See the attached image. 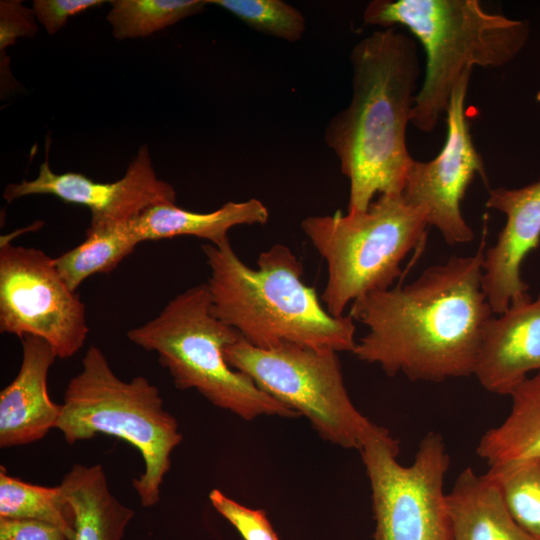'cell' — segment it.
<instances>
[{"label":"cell","instance_id":"1","mask_svg":"<svg viewBox=\"0 0 540 540\" xmlns=\"http://www.w3.org/2000/svg\"><path fill=\"white\" fill-rule=\"evenodd\" d=\"M484 238L471 256H452L416 280L368 293L349 315L368 327L353 354L388 376L443 382L474 375L492 309L482 288Z\"/></svg>","mask_w":540,"mask_h":540},{"label":"cell","instance_id":"2","mask_svg":"<svg viewBox=\"0 0 540 540\" xmlns=\"http://www.w3.org/2000/svg\"><path fill=\"white\" fill-rule=\"evenodd\" d=\"M350 63L351 100L328 122L324 140L349 180L347 212H360L376 195L403 192L414 160L406 132L422 70L417 43L397 27L361 39Z\"/></svg>","mask_w":540,"mask_h":540},{"label":"cell","instance_id":"3","mask_svg":"<svg viewBox=\"0 0 540 540\" xmlns=\"http://www.w3.org/2000/svg\"><path fill=\"white\" fill-rule=\"evenodd\" d=\"M202 251L210 270L211 313L246 342L261 349L293 343L353 353V318L327 312L289 247L274 244L261 252L256 269L239 258L230 241L207 243Z\"/></svg>","mask_w":540,"mask_h":540},{"label":"cell","instance_id":"4","mask_svg":"<svg viewBox=\"0 0 540 540\" xmlns=\"http://www.w3.org/2000/svg\"><path fill=\"white\" fill-rule=\"evenodd\" d=\"M368 25L405 27L421 43L426 63L411 124L432 132L466 70L500 68L525 47L526 20L486 11L478 0H373L363 11Z\"/></svg>","mask_w":540,"mask_h":540},{"label":"cell","instance_id":"5","mask_svg":"<svg viewBox=\"0 0 540 540\" xmlns=\"http://www.w3.org/2000/svg\"><path fill=\"white\" fill-rule=\"evenodd\" d=\"M61 405L55 429L62 432L67 444L106 434L139 451L145 469L132 485L143 507L156 505L171 466V453L182 441L178 422L164 408L159 389L143 376L120 379L102 350L90 346Z\"/></svg>","mask_w":540,"mask_h":540},{"label":"cell","instance_id":"6","mask_svg":"<svg viewBox=\"0 0 540 540\" xmlns=\"http://www.w3.org/2000/svg\"><path fill=\"white\" fill-rule=\"evenodd\" d=\"M210 307L207 284L194 285L170 300L155 318L129 330L127 337L157 353L176 388L195 389L216 407L246 420L261 415L297 417L296 411L228 364L225 347L242 337L217 319Z\"/></svg>","mask_w":540,"mask_h":540},{"label":"cell","instance_id":"7","mask_svg":"<svg viewBox=\"0 0 540 540\" xmlns=\"http://www.w3.org/2000/svg\"><path fill=\"white\" fill-rule=\"evenodd\" d=\"M426 211L402 193L378 195L367 210L309 216L301 229L327 265L321 301L329 314L344 316L356 299L392 287L401 263L424 244Z\"/></svg>","mask_w":540,"mask_h":540},{"label":"cell","instance_id":"8","mask_svg":"<svg viewBox=\"0 0 540 540\" xmlns=\"http://www.w3.org/2000/svg\"><path fill=\"white\" fill-rule=\"evenodd\" d=\"M337 353L329 348L293 343L261 349L243 338L224 349L226 361L233 369L304 415L324 440L360 450L377 425L352 403Z\"/></svg>","mask_w":540,"mask_h":540},{"label":"cell","instance_id":"9","mask_svg":"<svg viewBox=\"0 0 540 540\" xmlns=\"http://www.w3.org/2000/svg\"><path fill=\"white\" fill-rule=\"evenodd\" d=\"M359 451L372 492L373 540H452L443 490L450 457L439 433L421 439L408 466L397 461L398 441L378 425Z\"/></svg>","mask_w":540,"mask_h":540},{"label":"cell","instance_id":"10","mask_svg":"<svg viewBox=\"0 0 540 540\" xmlns=\"http://www.w3.org/2000/svg\"><path fill=\"white\" fill-rule=\"evenodd\" d=\"M0 332L39 337L61 359L75 355L89 332L85 305L54 258L7 240L0 246Z\"/></svg>","mask_w":540,"mask_h":540},{"label":"cell","instance_id":"11","mask_svg":"<svg viewBox=\"0 0 540 540\" xmlns=\"http://www.w3.org/2000/svg\"><path fill=\"white\" fill-rule=\"evenodd\" d=\"M472 68L465 71L446 111V138L441 151L429 161L413 160L402 192L411 205L426 211L449 245L473 240L474 232L461 211L466 190L476 175L487 183L485 166L474 146L465 114V99Z\"/></svg>","mask_w":540,"mask_h":540},{"label":"cell","instance_id":"12","mask_svg":"<svg viewBox=\"0 0 540 540\" xmlns=\"http://www.w3.org/2000/svg\"><path fill=\"white\" fill-rule=\"evenodd\" d=\"M46 148V159L35 179L5 187L3 198L7 202L44 194L85 206L91 212L89 230L127 223L156 204L175 203V189L158 178L147 145L139 147L124 176L112 183L96 182L77 172H53L48 162V144Z\"/></svg>","mask_w":540,"mask_h":540},{"label":"cell","instance_id":"13","mask_svg":"<svg viewBox=\"0 0 540 540\" xmlns=\"http://www.w3.org/2000/svg\"><path fill=\"white\" fill-rule=\"evenodd\" d=\"M486 206L506 216L496 243L484 253L482 275L483 291L499 315L510 304L530 297L521 267L540 244V178L520 188L489 190Z\"/></svg>","mask_w":540,"mask_h":540},{"label":"cell","instance_id":"14","mask_svg":"<svg viewBox=\"0 0 540 540\" xmlns=\"http://www.w3.org/2000/svg\"><path fill=\"white\" fill-rule=\"evenodd\" d=\"M535 370L540 371V293L489 319L474 375L487 391L510 395Z\"/></svg>","mask_w":540,"mask_h":540},{"label":"cell","instance_id":"15","mask_svg":"<svg viewBox=\"0 0 540 540\" xmlns=\"http://www.w3.org/2000/svg\"><path fill=\"white\" fill-rule=\"evenodd\" d=\"M22 361L16 377L0 393V447L26 445L56 427L62 405L48 394L47 377L57 358L45 340L21 338Z\"/></svg>","mask_w":540,"mask_h":540},{"label":"cell","instance_id":"16","mask_svg":"<svg viewBox=\"0 0 540 540\" xmlns=\"http://www.w3.org/2000/svg\"><path fill=\"white\" fill-rule=\"evenodd\" d=\"M269 212L258 199L229 201L211 212H193L175 203H160L130 221L138 241H154L178 236H194L220 245L229 241V231L239 225L265 224Z\"/></svg>","mask_w":540,"mask_h":540},{"label":"cell","instance_id":"17","mask_svg":"<svg viewBox=\"0 0 540 540\" xmlns=\"http://www.w3.org/2000/svg\"><path fill=\"white\" fill-rule=\"evenodd\" d=\"M452 540H535L509 515L494 483L467 467L446 494Z\"/></svg>","mask_w":540,"mask_h":540},{"label":"cell","instance_id":"18","mask_svg":"<svg viewBox=\"0 0 540 540\" xmlns=\"http://www.w3.org/2000/svg\"><path fill=\"white\" fill-rule=\"evenodd\" d=\"M59 486L73 512V540H122L134 511L111 493L101 464H74Z\"/></svg>","mask_w":540,"mask_h":540},{"label":"cell","instance_id":"19","mask_svg":"<svg viewBox=\"0 0 540 540\" xmlns=\"http://www.w3.org/2000/svg\"><path fill=\"white\" fill-rule=\"evenodd\" d=\"M509 396L510 413L500 425L487 430L476 447L477 455L489 466L540 457V371Z\"/></svg>","mask_w":540,"mask_h":540},{"label":"cell","instance_id":"20","mask_svg":"<svg viewBox=\"0 0 540 540\" xmlns=\"http://www.w3.org/2000/svg\"><path fill=\"white\" fill-rule=\"evenodd\" d=\"M139 243L130 221L97 230L87 229L84 241L54 258V264L69 288L76 291L91 275L114 270Z\"/></svg>","mask_w":540,"mask_h":540},{"label":"cell","instance_id":"21","mask_svg":"<svg viewBox=\"0 0 540 540\" xmlns=\"http://www.w3.org/2000/svg\"><path fill=\"white\" fill-rule=\"evenodd\" d=\"M0 517L38 520L59 527L74 538V516L60 486L44 487L10 476L0 466Z\"/></svg>","mask_w":540,"mask_h":540},{"label":"cell","instance_id":"22","mask_svg":"<svg viewBox=\"0 0 540 540\" xmlns=\"http://www.w3.org/2000/svg\"><path fill=\"white\" fill-rule=\"evenodd\" d=\"M485 475L497 487L513 521L540 540V457L489 466Z\"/></svg>","mask_w":540,"mask_h":540},{"label":"cell","instance_id":"23","mask_svg":"<svg viewBox=\"0 0 540 540\" xmlns=\"http://www.w3.org/2000/svg\"><path fill=\"white\" fill-rule=\"evenodd\" d=\"M107 22L118 40L150 36L202 12L208 0H112Z\"/></svg>","mask_w":540,"mask_h":540},{"label":"cell","instance_id":"24","mask_svg":"<svg viewBox=\"0 0 540 540\" xmlns=\"http://www.w3.org/2000/svg\"><path fill=\"white\" fill-rule=\"evenodd\" d=\"M240 19L250 28L267 35L299 41L306 28L303 14L282 0H208Z\"/></svg>","mask_w":540,"mask_h":540},{"label":"cell","instance_id":"25","mask_svg":"<svg viewBox=\"0 0 540 540\" xmlns=\"http://www.w3.org/2000/svg\"><path fill=\"white\" fill-rule=\"evenodd\" d=\"M209 499L215 510L227 519L244 540H279L263 510L251 509L213 489Z\"/></svg>","mask_w":540,"mask_h":540},{"label":"cell","instance_id":"26","mask_svg":"<svg viewBox=\"0 0 540 540\" xmlns=\"http://www.w3.org/2000/svg\"><path fill=\"white\" fill-rule=\"evenodd\" d=\"M104 0H34L32 10L36 20L48 34L59 32L68 20L91 8L102 6Z\"/></svg>","mask_w":540,"mask_h":540},{"label":"cell","instance_id":"27","mask_svg":"<svg viewBox=\"0 0 540 540\" xmlns=\"http://www.w3.org/2000/svg\"><path fill=\"white\" fill-rule=\"evenodd\" d=\"M32 9L25 7L18 0L0 2V50L15 43L19 37H33L38 28Z\"/></svg>","mask_w":540,"mask_h":540},{"label":"cell","instance_id":"28","mask_svg":"<svg viewBox=\"0 0 540 540\" xmlns=\"http://www.w3.org/2000/svg\"><path fill=\"white\" fill-rule=\"evenodd\" d=\"M0 540H69L57 526L38 520L0 517Z\"/></svg>","mask_w":540,"mask_h":540},{"label":"cell","instance_id":"29","mask_svg":"<svg viewBox=\"0 0 540 540\" xmlns=\"http://www.w3.org/2000/svg\"><path fill=\"white\" fill-rule=\"evenodd\" d=\"M536 99L538 102H540V90L537 92Z\"/></svg>","mask_w":540,"mask_h":540}]
</instances>
